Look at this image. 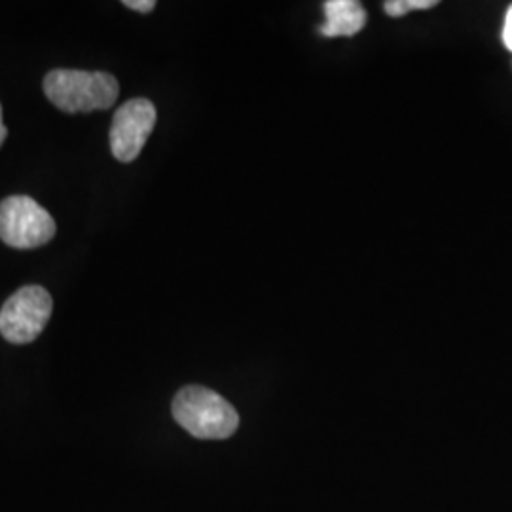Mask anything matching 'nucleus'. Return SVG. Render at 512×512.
I'll return each mask as SVG.
<instances>
[{
    "mask_svg": "<svg viewBox=\"0 0 512 512\" xmlns=\"http://www.w3.org/2000/svg\"><path fill=\"white\" fill-rule=\"evenodd\" d=\"M156 107L145 97L129 99L120 109L116 110L112 126H110V150L118 162L129 164L133 162L143 147L147 145L148 137L156 126Z\"/></svg>",
    "mask_w": 512,
    "mask_h": 512,
    "instance_id": "obj_5",
    "label": "nucleus"
},
{
    "mask_svg": "<svg viewBox=\"0 0 512 512\" xmlns=\"http://www.w3.org/2000/svg\"><path fill=\"white\" fill-rule=\"evenodd\" d=\"M171 410L175 421L196 439H230L238 431V410L217 391L202 385L183 387Z\"/></svg>",
    "mask_w": 512,
    "mask_h": 512,
    "instance_id": "obj_1",
    "label": "nucleus"
},
{
    "mask_svg": "<svg viewBox=\"0 0 512 512\" xmlns=\"http://www.w3.org/2000/svg\"><path fill=\"white\" fill-rule=\"evenodd\" d=\"M54 300L40 285L21 287L0 310V334L10 344H31L46 329Z\"/></svg>",
    "mask_w": 512,
    "mask_h": 512,
    "instance_id": "obj_3",
    "label": "nucleus"
},
{
    "mask_svg": "<svg viewBox=\"0 0 512 512\" xmlns=\"http://www.w3.org/2000/svg\"><path fill=\"white\" fill-rule=\"evenodd\" d=\"M437 0H387L384 4L385 14L391 18H403L414 10H429L437 6Z\"/></svg>",
    "mask_w": 512,
    "mask_h": 512,
    "instance_id": "obj_7",
    "label": "nucleus"
},
{
    "mask_svg": "<svg viewBox=\"0 0 512 512\" xmlns=\"http://www.w3.org/2000/svg\"><path fill=\"white\" fill-rule=\"evenodd\" d=\"M6 137H8V129H6V126L2 124V107H0V147L4 145Z\"/></svg>",
    "mask_w": 512,
    "mask_h": 512,
    "instance_id": "obj_10",
    "label": "nucleus"
},
{
    "mask_svg": "<svg viewBox=\"0 0 512 512\" xmlns=\"http://www.w3.org/2000/svg\"><path fill=\"white\" fill-rule=\"evenodd\" d=\"M42 86L46 97L67 114L110 109L120 95L118 80L101 71L57 69L44 78Z\"/></svg>",
    "mask_w": 512,
    "mask_h": 512,
    "instance_id": "obj_2",
    "label": "nucleus"
},
{
    "mask_svg": "<svg viewBox=\"0 0 512 512\" xmlns=\"http://www.w3.org/2000/svg\"><path fill=\"white\" fill-rule=\"evenodd\" d=\"M124 6L131 8V10L148 14V12H152L156 8V2L154 0H124Z\"/></svg>",
    "mask_w": 512,
    "mask_h": 512,
    "instance_id": "obj_8",
    "label": "nucleus"
},
{
    "mask_svg": "<svg viewBox=\"0 0 512 512\" xmlns=\"http://www.w3.org/2000/svg\"><path fill=\"white\" fill-rule=\"evenodd\" d=\"M366 25V10L357 0L325 2V23L319 33L325 38L355 37Z\"/></svg>",
    "mask_w": 512,
    "mask_h": 512,
    "instance_id": "obj_6",
    "label": "nucleus"
},
{
    "mask_svg": "<svg viewBox=\"0 0 512 512\" xmlns=\"http://www.w3.org/2000/svg\"><path fill=\"white\" fill-rule=\"evenodd\" d=\"M55 220L29 196H10L0 202V239L14 249H37L52 241Z\"/></svg>",
    "mask_w": 512,
    "mask_h": 512,
    "instance_id": "obj_4",
    "label": "nucleus"
},
{
    "mask_svg": "<svg viewBox=\"0 0 512 512\" xmlns=\"http://www.w3.org/2000/svg\"><path fill=\"white\" fill-rule=\"evenodd\" d=\"M501 37H503V44L507 46V50H511L512 52V4L511 8L507 10V16H505V23H503V33H501Z\"/></svg>",
    "mask_w": 512,
    "mask_h": 512,
    "instance_id": "obj_9",
    "label": "nucleus"
}]
</instances>
